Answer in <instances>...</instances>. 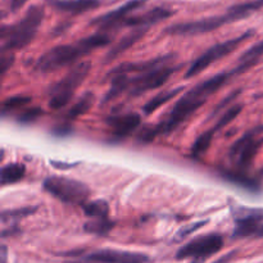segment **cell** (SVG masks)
I'll return each instance as SVG.
<instances>
[{"label":"cell","instance_id":"obj_1","mask_svg":"<svg viewBox=\"0 0 263 263\" xmlns=\"http://www.w3.org/2000/svg\"><path fill=\"white\" fill-rule=\"evenodd\" d=\"M238 76V71L236 68L231 69V71H223L220 73L215 74V76L210 77V79L204 80V81L199 82L195 85L193 89L185 92L181 98L176 102L171 112L168 113L163 121L158 123L157 126L151 128H146L143 131L140 135V140L143 143H151L154 139L158 136H167L176 130L184 121H186L195 110L199 109L211 95L215 94L216 91L221 89L223 85L228 84L233 76Z\"/></svg>","mask_w":263,"mask_h":263},{"label":"cell","instance_id":"obj_2","mask_svg":"<svg viewBox=\"0 0 263 263\" xmlns=\"http://www.w3.org/2000/svg\"><path fill=\"white\" fill-rule=\"evenodd\" d=\"M110 41L112 39L109 35L98 32L81 39L73 44L54 46L45 51L43 55L39 57L35 63V71L48 73V72H54L63 67L71 66V64L76 63L79 59L84 58L85 55L94 51L95 49L110 44Z\"/></svg>","mask_w":263,"mask_h":263},{"label":"cell","instance_id":"obj_3","mask_svg":"<svg viewBox=\"0 0 263 263\" xmlns=\"http://www.w3.org/2000/svg\"><path fill=\"white\" fill-rule=\"evenodd\" d=\"M45 17V10L40 5L28 8L25 17L12 26L2 27V50L13 51L26 48L35 39L39 27Z\"/></svg>","mask_w":263,"mask_h":263},{"label":"cell","instance_id":"obj_4","mask_svg":"<svg viewBox=\"0 0 263 263\" xmlns=\"http://www.w3.org/2000/svg\"><path fill=\"white\" fill-rule=\"evenodd\" d=\"M91 69V62L84 61L74 64L71 71L49 87V108L58 110L66 107L73 98L74 91L79 89L90 73Z\"/></svg>","mask_w":263,"mask_h":263},{"label":"cell","instance_id":"obj_5","mask_svg":"<svg viewBox=\"0 0 263 263\" xmlns=\"http://www.w3.org/2000/svg\"><path fill=\"white\" fill-rule=\"evenodd\" d=\"M43 186L51 197L67 204H85L91 194L86 184L63 176L46 177Z\"/></svg>","mask_w":263,"mask_h":263},{"label":"cell","instance_id":"obj_6","mask_svg":"<svg viewBox=\"0 0 263 263\" xmlns=\"http://www.w3.org/2000/svg\"><path fill=\"white\" fill-rule=\"evenodd\" d=\"M254 35V30H249L247 32H244L243 35L238 36V37L230 39V40L222 41V43H218L216 45L211 46L207 51L202 54L200 57H198L194 62L192 63V66L187 68V71L185 72L184 77L185 79H192L195 77L197 74L202 73L205 68H208L210 66H212L215 62L220 61V59L225 58L226 55L233 53L234 50H236V48L241 45L246 40L251 39Z\"/></svg>","mask_w":263,"mask_h":263},{"label":"cell","instance_id":"obj_7","mask_svg":"<svg viewBox=\"0 0 263 263\" xmlns=\"http://www.w3.org/2000/svg\"><path fill=\"white\" fill-rule=\"evenodd\" d=\"M234 239L263 238V208L235 204L231 207Z\"/></svg>","mask_w":263,"mask_h":263},{"label":"cell","instance_id":"obj_8","mask_svg":"<svg viewBox=\"0 0 263 263\" xmlns=\"http://www.w3.org/2000/svg\"><path fill=\"white\" fill-rule=\"evenodd\" d=\"M263 145V125L252 128L233 144L229 157L236 167L246 170L251 167Z\"/></svg>","mask_w":263,"mask_h":263},{"label":"cell","instance_id":"obj_9","mask_svg":"<svg viewBox=\"0 0 263 263\" xmlns=\"http://www.w3.org/2000/svg\"><path fill=\"white\" fill-rule=\"evenodd\" d=\"M63 256L76 258L74 261H69V263H148L151 261L146 254L118 249H98L90 253L69 252Z\"/></svg>","mask_w":263,"mask_h":263},{"label":"cell","instance_id":"obj_10","mask_svg":"<svg viewBox=\"0 0 263 263\" xmlns=\"http://www.w3.org/2000/svg\"><path fill=\"white\" fill-rule=\"evenodd\" d=\"M223 238L222 235L216 233L207 234V235L197 236L195 239L190 240L185 246L177 251L176 259L181 261V259L193 258L198 263L203 262L208 257L213 256L217 252H220L223 247Z\"/></svg>","mask_w":263,"mask_h":263},{"label":"cell","instance_id":"obj_11","mask_svg":"<svg viewBox=\"0 0 263 263\" xmlns=\"http://www.w3.org/2000/svg\"><path fill=\"white\" fill-rule=\"evenodd\" d=\"M179 67L164 66L161 68L152 69L144 73L136 74L128 80V95L130 97H139L149 90H154L161 87L167 82V80L176 72Z\"/></svg>","mask_w":263,"mask_h":263},{"label":"cell","instance_id":"obj_12","mask_svg":"<svg viewBox=\"0 0 263 263\" xmlns=\"http://www.w3.org/2000/svg\"><path fill=\"white\" fill-rule=\"evenodd\" d=\"M146 2L148 0H128L123 5L118 7L117 9L94 18L90 22V25L98 26L102 30L103 28H112L117 27V26H122V23L128 18V15L135 12V10L140 9L141 7H144Z\"/></svg>","mask_w":263,"mask_h":263},{"label":"cell","instance_id":"obj_13","mask_svg":"<svg viewBox=\"0 0 263 263\" xmlns=\"http://www.w3.org/2000/svg\"><path fill=\"white\" fill-rule=\"evenodd\" d=\"M175 58L174 54H167V55L157 57V58L149 59V61L140 62H127L122 63L113 68L109 74H130V73H144V72L152 71V69L161 68V67L170 66V62Z\"/></svg>","mask_w":263,"mask_h":263},{"label":"cell","instance_id":"obj_14","mask_svg":"<svg viewBox=\"0 0 263 263\" xmlns=\"http://www.w3.org/2000/svg\"><path fill=\"white\" fill-rule=\"evenodd\" d=\"M107 125L112 128L113 135L117 138H127L140 126L141 117L138 113H125V115L110 116L105 120Z\"/></svg>","mask_w":263,"mask_h":263},{"label":"cell","instance_id":"obj_15","mask_svg":"<svg viewBox=\"0 0 263 263\" xmlns=\"http://www.w3.org/2000/svg\"><path fill=\"white\" fill-rule=\"evenodd\" d=\"M172 14H174V12L167 9V8L156 7L153 8V9L145 12L144 14L128 17L127 20L122 23V26H128V27H135V28H141V27L149 28L151 26L156 25V23L162 22V21L172 17Z\"/></svg>","mask_w":263,"mask_h":263},{"label":"cell","instance_id":"obj_16","mask_svg":"<svg viewBox=\"0 0 263 263\" xmlns=\"http://www.w3.org/2000/svg\"><path fill=\"white\" fill-rule=\"evenodd\" d=\"M49 4L59 12L82 14L100 7V0H48Z\"/></svg>","mask_w":263,"mask_h":263},{"label":"cell","instance_id":"obj_17","mask_svg":"<svg viewBox=\"0 0 263 263\" xmlns=\"http://www.w3.org/2000/svg\"><path fill=\"white\" fill-rule=\"evenodd\" d=\"M148 30L149 28L141 27V28H135L134 31H131L128 35H126L125 37L121 39V40L118 41V43L116 44L109 51H108L107 57H105V61L107 62L113 61V59L117 58L118 55H121V54L125 53L126 50H128L134 44H136L141 37H144V35L148 32Z\"/></svg>","mask_w":263,"mask_h":263},{"label":"cell","instance_id":"obj_18","mask_svg":"<svg viewBox=\"0 0 263 263\" xmlns=\"http://www.w3.org/2000/svg\"><path fill=\"white\" fill-rule=\"evenodd\" d=\"M184 89H185L184 86H180V87H176V89H170V90H164V91L158 92L156 97L152 98V99L144 105L143 112L145 113V115H152L154 110H157L158 108H161L162 105L166 104V103H168L170 100L174 99L175 97H177V95H179Z\"/></svg>","mask_w":263,"mask_h":263},{"label":"cell","instance_id":"obj_19","mask_svg":"<svg viewBox=\"0 0 263 263\" xmlns=\"http://www.w3.org/2000/svg\"><path fill=\"white\" fill-rule=\"evenodd\" d=\"M262 57H263V40L259 41V43H257L256 45H253L252 48H249L248 50L240 57V59H239L240 62H239V66L236 67V68L239 69L240 73H243V72L248 71L249 68H252L254 64L258 63L259 59H261Z\"/></svg>","mask_w":263,"mask_h":263},{"label":"cell","instance_id":"obj_20","mask_svg":"<svg viewBox=\"0 0 263 263\" xmlns=\"http://www.w3.org/2000/svg\"><path fill=\"white\" fill-rule=\"evenodd\" d=\"M95 100V95L92 94L91 91H86L79 98L76 103L72 105L68 109V113H67V118L68 120H74V118H79L80 116L86 115L90 110V108L92 107Z\"/></svg>","mask_w":263,"mask_h":263},{"label":"cell","instance_id":"obj_21","mask_svg":"<svg viewBox=\"0 0 263 263\" xmlns=\"http://www.w3.org/2000/svg\"><path fill=\"white\" fill-rule=\"evenodd\" d=\"M26 167L22 163H9L2 168V177L0 182L2 185L15 184L25 177Z\"/></svg>","mask_w":263,"mask_h":263},{"label":"cell","instance_id":"obj_22","mask_svg":"<svg viewBox=\"0 0 263 263\" xmlns=\"http://www.w3.org/2000/svg\"><path fill=\"white\" fill-rule=\"evenodd\" d=\"M82 211H84V213L87 217L98 220V218H108L110 210L107 200L97 199L91 200V202H86L85 204H82Z\"/></svg>","mask_w":263,"mask_h":263},{"label":"cell","instance_id":"obj_23","mask_svg":"<svg viewBox=\"0 0 263 263\" xmlns=\"http://www.w3.org/2000/svg\"><path fill=\"white\" fill-rule=\"evenodd\" d=\"M116 223L109 218H98V220L89 221L84 225V231L92 235L104 236L109 234L115 229Z\"/></svg>","mask_w":263,"mask_h":263},{"label":"cell","instance_id":"obj_24","mask_svg":"<svg viewBox=\"0 0 263 263\" xmlns=\"http://www.w3.org/2000/svg\"><path fill=\"white\" fill-rule=\"evenodd\" d=\"M222 176L225 177L229 181L234 182V184L239 185V186H243L246 189L252 190V192H257L259 187V184L257 180H254L253 177H249L247 174L243 172H231V171H223Z\"/></svg>","mask_w":263,"mask_h":263},{"label":"cell","instance_id":"obj_25","mask_svg":"<svg viewBox=\"0 0 263 263\" xmlns=\"http://www.w3.org/2000/svg\"><path fill=\"white\" fill-rule=\"evenodd\" d=\"M215 134H216V131L213 130V128H211V130L205 131V133H203L202 135L198 136V139L194 141V144H193L192 151H190L192 156L195 157V158H199L200 156H203L204 153H207V151L210 149L211 144H212Z\"/></svg>","mask_w":263,"mask_h":263},{"label":"cell","instance_id":"obj_26","mask_svg":"<svg viewBox=\"0 0 263 263\" xmlns=\"http://www.w3.org/2000/svg\"><path fill=\"white\" fill-rule=\"evenodd\" d=\"M31 102H32V98L27 97V95H14V97L7 98L2 105L3 115L5 116L10 112H14V110L23 109Z\"/></svg>","mask_w":263,"mask_h":263},{"label":"cell","instance_id":"obj_27","mask_svg":"<svg viewBox=\"0 0 263 263\" xmlns=\"http://www.w3.org/2000/svg\"><path fill=\"white\" fill-rule=\"evenodd\" d=\"M36 211H37V207H23V208H17V210L3 211L2 222L3 225H7V223H10V222H18V221L22 220V218L33 215Z\"/></svg>","mask_w":263,"mask_h":263},{"label":"cell","instance_id":"obj_28","mask_svg":"<svg viewBox=\"0 0 263 263\" xmlns=\"http://www.w3.org/2000/svg\"><path fill=\"white\" fill-rule=\"evenodd\" d=\"M241 109H243V105L238 104V105H234V107L229 108V109H226L225 112H223V115L221 116L220 120L216 122V125L213 126V130L217 133V131L222 130L223 127H226V126L229 125V123L233 122L234 120H235L236 117H238L239 115H240Z\"/></svg>","mask_w":263,"mask_h":263},{"label":"cell","instance_id":"obj_29","mask_svg":"<svg viewBox=\"0 0 263 263\" xmlns=\"http://www.w3.org/2000/svg\"><path fill=\"white\" fill-rule=\"evenodd\" d=\"M41 115H43V109H41V108H28V109H23L22 112L17 116V121L20 123H31L33 122V121L37 120Z\"/></svg>","mask_w":263,"mask_h":263},{"label":"cell","instance_id":"obj_30","mask_svg":"<svg viewBox=\"0 0 263 263\" xmlns=\"http://www.w3.org/2000/svg\"><path fill=\"white\" fill-rule=\"evenodd\" d=\"M207 222L208 221H199V222L190 223V225H185L184 228H181L179 231H177V234H176V236H175L174 240L175 241H182L185 238H186V236H189L190 234L195 233L197 230L202 229Z\"/></svg>","mask_w":263,"mask_h":263},{"label":"cell","instance_id":"obj_31","mask_svg":"<svg viewBox=\"0 0 263 263\" xmlns=\"http://www.w3.org/2000/svg\"><path fill=\"white\" fill-rule=\"evenodd\" d=\"M13 62H14V57L10 55V54L3 53L2 61H0V71H2V76H4L7 73V71L9 69V67L12 66Z\"/></svg>","mask_w":263,"mask_h":263},{"label":"cell","instance_id":"obj_32","mask_svg":"<svg viewBox=\"0 0 263 263\" xmlns=\"http://www.w3.org/2000/svg\"><path fill=\"white\" fill-rule=\"evenodd\" d=\"M239 95H240V90H236V91L231 92L230 95H228V98H225V99H223L222 102H221L220 104H218V107H217V108H215V110H213L212 116H216V113H218V110L223 109V108H225L226 105L229 104V103H230V102H233V100L235 99V98H238Z\"/></svg>","mask_w":263,"mask_h":263},{"label":"cell","instance_id":"obj_33","mask_svg":"<svg viewBox=\"0 0 263 263\" xmlns=\"http://www.w3.org/2000/svg\"><path fill=\"white\" fill-rule=\"evenodd\" d=\"M28 0H8V4H9V9L12 13L18 12L23 5L27 3Z\"/></svg>","mask_w":263,"mask_h":263},{"label":"cell","instance_id":"obj_34","mask_svg":"<svg viewBox=\"0 0 263 263\" xmlns=\"http://www.w3.org/2000/svg\"><path fill=\"white\" fill-rule=\"evenodd\" d=\"M236 254H238V251H231L229 253H226L225 256H222L221 258H218L217 261H215L213 263H233L234 259H235Z\"/></svg>","mask_w":263,"mask_h":263},{"label":"cell","instance_id":"obj_35","mask_svg":"<svg viewBox=\"0 0 263 263\" xmlns=\"http://www.w3.org/2000/svg\"><path fill=\"white\" fill-rule=\"evenodd\" d=\"M50 164L53 167H55L57 170H68V168H72V167L77 166V163L66 164V162H57V161H51Z\"/></svg>","mask_w":263,"mask_h":263},{"label":"cell","instance_id":"obj_36","mask_svg":"<svg viewBox=\"0 0 263 263\" xmlns=\"http://www.w3.org/2000/svg\"><path fill=\"white\" fill-rule=\"evenodd\" d=\"M0 258H2V263H7L8 248H7V246H4V244L2 246V251H0Z\"/></svg>","mask_w":263,"mask_h":263}]
</instances>
